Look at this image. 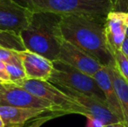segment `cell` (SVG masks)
Instances as JSON below:
<instances>
[{"label": "cell", "mask_w": 128, "mask_h": 127, "mask_svg": "<svg viewBox=\"0 0 128 127\" xmlns=\"http://www.w3.org/2000/svg\"><path fill=\"white\" fill-rule=\"evenodd\" d=\"M106 19L84 15L63 16L60 22L62 37L107 66L115 62L108 46Z\"/></svg>", "instance_id": "6da1fadb"}, {"label": "cell", "mask_w": 128, "mask_h": 127, "mask_svg": "<svg viewBox=\"0 0 128 127\" xmlns=\"http://www.w3.org/2000/svg\"><path fill=\"white\" fill-rule=\"evenodd\" d=\"M62 17L50 12L34 13L29 26L19 33L26 50L51 61L58 60L64 40L60 29Z\"/></svg>", "instance_id": "7a4b0ae2"}, {"label": "cell", "mask_w": 128, "mask_h": 127, "mask_svg": "<svg viewBox=\"0 0 128 127\" xmlns=\"http://www.w3.org/2000/svg\"><path fill=\"white\" fill-rule=\"evenodd\" d=\"M33 13L50 12L61 16L84 15L106 19L112 11L111 0H16Z\"/></svg>", "instance_id": "3957f363"}, {"label": "cell", "mask_w": 128, "mask_h": 127, "mask_svg": "<svg viewBox=\"0 0 128 127\" xmlns=\"http://www.w3.org/2000/svg\"><path fill=\"white\" fill-rule=\"evenodd\" d=\"M53 71L48 81L106 101V97L95 78L60 60L52 61Z\"/></svg>", "instance_id": "277c9868"}, {"label": "cell", "mask_w": 128, "mask_h": 127, "mask_svg": "<svg viewBox=\"0 0 128 127\" xmlns=\"http://www.w3.org/2000/svg\"><path fill=\"white\" fill-rule=\"evenodd\" d=\"M18 85L23 87L33 95L66 111L70 114H81L84 117L89 114L84 107L49 81L26 78L18 84Z\"/></svg>", "instance_id": "5b68a950"}, {"label": "cell", "mask_w": 128, "mask_h": 127, "mask_svg": "<svg viewBox=\"0 0 128 127\" xmlns=\"http://www.w3.org/2000/svg\"><path fill=\"white\" fill-rule=\"evenodd\" d=\"M0 105L40 109L50 112H64L67 114H70L66 111L33 95L23 87L13 83H7L5 91L0 94Z\"/></svg>", "instance_id": "8992f818"}, {"label": "cell", "mask_w": 128, "mask_h": 127, "mask_svg": "<svg viewBox=\"0 0 128 127\" xmlns=\"http://www.w3.org/2000/svg\"><path fill=\"white\" fill-rule=\"evenodd\" d=\"M33 14L16 0H0V29L19 34L29 26Z\"/></svg>", "instance_id": "52a82bcc"}, {"label": "cell", "mask_w": 128, "mask_h": 127, "mask_svg": "<svg viewBox=\"0 0 128 127\" xmlns=\"http://www.w3.org/2000/svg\"><path fill=\"white\" fill-rule=\"evenodd\" d=\"M56 86L58 87L62 92L67 94L73 100L80 104L83 107H84L89 113L88 116H92V117H94L101 120L104 124V126L122 122L115 114L112 112L107 105L98 98L81 93L78 91L63 86V85H56Z\"/></svg>", "instance_id": "ba28073f"}, {"label": "cell", "mask_w": 128, "mask_h": 127, "mask_svg": "<svg viewBox=\"0 0 128 127\" xmlns=\"http://www.w3.org/2000/svg\"><path fill=\"white\" fill-rule=\"evenodd\" d=\"M58 60L70 64L82 72L93 77L102 66L98 60L66 40H63Z\"/></svg>", "instance_id": "9c48e42d"}, {"label": "cell", "mask_w": 128, "mask_h": 127, "mask_svg": "<svg viewBox=\"0 0 128 127\" xmlns=\"http://www.w3.org/2000/svg\"><path fill=\"white\" fill-rule=\"evenodd\" d=\"M27 78L48 81L53 71V63L48 58L28 50L17 51Z\"/></svg>", "instance_id": "30bf717a"}, {"label": "cell", "mask_w": 128, "mask_h": 127, "mask_svg": "<svg viewBox=\"0 0 128 127\" xmlns=\"http://www.w3.org/2000/svg\"><path fill=\"white\" fill-rule=\"evenodd\" d=\"M58 112L40 110L33 108H20L8 105H0V117L4 120L5 127L22 126L32 120L46 114Z\"/></svg>", "instance_id": "8fae6325"}, {"label": "cell", "mask_w": 128, "mask_h": 127, "mask_svg": "<svg viewBox=\"0 0 128 127\" xmlns=\"http://www.w3.org/2000/svg\"><path fill=\"white\" fill-rule=\"evenodd\" d=\"M106 35L109 44L120 50L126 37L128 28V13L120 11H110L104 22Z\"/></svg>", "instance_id": "7c38bea8"}, {"label": "cell", "mask_w": 128, "mask_h": 127, "mask_svg": "<svg viewBox=\"0 0 128 127\" xmlns=\"http://www.w3.org/2000/svg\"><path fill=\"white\" fill-rule=\"evenodd\" d=\"M93 78H95L98 85H100V87L104 92L107 106L109 107V109L113 114H115L122 122H124V116L121 105H120V100L117 96L116 91L114 89L111 78L106 70V67H103L98 71H97Z\"/></svg>", "instance_id": "4fadbf2b"}, {"label": "cell", "mask_w": 128, "mask_h": 127, "mask_svg": "<svg viewBox=\"0 0 128 127\" xmlns=\"http://www.w3.org/2000/svg\"><path fill=\"white\" fill-rule=\"evenodd\" d=\"M104 67L111 78L117 96L120 100L123 112L124 123L128 126V82L118 71L115 62Z\"/></svg>", "instance_id": "5bb4252c"}, {"label": "cell", "mask_w": 128, "mask_h": 127, "mask_svg": "<svg viewBox=\"0 0 128 127\" xmlns=\"http://www.w3.org/2000/svg\"><path fill=\"white\" fill-rule=\"evenodd\" d=\"M0 47L17 51L26 50L18 33L3 29H0Z\"/></svg>", "instance_id": "9a60e30c"}, {"label": "cell", "mask_w": 128, "mask_h": 127, "mask_svg": "<svg viewBox=\"0 0 128 127\" xmlns=\"http://www.w3.org/2000/svg\"><path fill=\"white\" fill-rule=\"evenodd\" d=\"M108 46H109V50L111 51L112 55L114 58L117 68L120 71L122 76L128 82V58L123 54V52L120 50L116 49L109 44H108Z\"/></svg>", "instance_id": "2e32d148"}, {"label": "cell", "mask_w": 128, "mask_h": 127, "mask_svg": "<svg viewBox=\"0 0 128 127\" xmlns=\"http://www.w3.org/2000/svg\"><path fill=\"white\" fill-rule=\"evenodd\" d=\"M5 65H6L7 71H8L9 75H10L12 83L18 85L20 82H22L23 80L27 78L26 72L24 71V68H23L22 63L16 64H5Z\"/></svg>", "instance_id": "e0dca14e"}, {"label": "cell", "mask_w": 128, "mask_h": 127, "mask_svg": "<svg viewBox=\"0 0 128 127\" xmlns=\"http://www.w3.org/2000/svg\"><path fill=\"white\" fill-rule=\"evenodd\" d=\"M64 115H67V113L64 112H52V113L46 114V115H44L40 118H38V119H34V120H32L29 125L26 124L22 126H15V127H40V126H42L44 123L47 122V121L51 120L52 119H55V118L61 117V116H64Z\"/></svg>", "instance_id": "ac0fdd59"}, {"label": "cell", "mask_w": 128, "mask_h": 127, "mask_svg": "<svg viewBox=\"0 0 128 127\" xmlns=\"http://www.w3.org/2000/svg\"><path fill=\"white\" fill-rule=\"evenodd\" d=\"M0 61L4 62V64H20L21 60L17 54V51L13 50L5 49L0 47Z\"/></svg>", "instance_id": "d6986e66"}, {"label": "cell", "mask_w": 128, "mask_h": 127, "mask_svg": "<svg viewBox=\"0 0 128 127\" xmlns=\"http://www.w3.org/2000/svg\"><path fill=\"white\" fill-rule=\"evenodd\" d=\"M112 11L128 13V0H111Z\"/></svg>", "instance_id": "ffe728a7"}, {"label": "cell", "mask_w": 128, "mask_h": 127, "mask_svg": "<svg viewBox=\"0 0 128 127\" xmlns=\"http://www.w3.org/2000/svg\"><path fill=\"white\" fill-rule=\"evenodd\" d=\"M0 81L4 82V83H12L10 75L6 69V65L2 61H0Z\"/></svg>", "instance_id": "44dd1931"}, {"label": "cell", "mask_w": 128, "mask_h": 127, "mask_svg": "<svg viewBox=\"0 0 128 127\" xmlns=\"http://www.w3.org/2000/svg\"><path fill=\"white\" fill-rule=\"evenodd\" d=\"M86 118L87 119V127H104V124L100 119L92 116H86Z\"/></svg>", "instance_id": "7402d4cb"}, {"label": "cell", "mask_w": 128, "mask_h": 127, "mask_svg": "<svg viewBox=\"0 0 128 127\" xmlns=\"http://www.w3.org/2000/svg\"><path fill=\"white\" fill-rule=\"evenodd\" d=\"M120 51L128 58V37H126L125 38V40H124L123 44L121 45V48H120Z\"/></svg>", "instance_id": "603a6c76"}, {"label": "cell", "mask_w": 128, "mask_h": 127, "mask_svg": "<svg viewBox=\"0 0 128 127\" xmlns=\"http://www.w3.org/2000/svg\"><path fill=\"white\" fill-rule=\"evenodd\" d=\"M104 127H128L125 123L120 122V123H114V124H110L104 126Z\"/></svg>", "instance_id": "cb8c5ba5"}, {"label": "cell", "mask_w": 128, "mask_h": 127, "mask_svg": "<svg viewBox=\"0 0 128 127\" xmlns=\"http://www.w3.org/2000/svg\"><path fill=\"white\" fill-rule=\"evenodd\" d=\"M6 84L7 83L0 81V94H2L5 91V89H6Z\"/></svg>", "instance_id": "d4e9b609"}, {"label": "cell", "mask_w": 128, "mask_h": 127, "mask_svg": "<svg viewBox=\"0 0 128 127\" xmlns=\"http://www.w3.org/2000/svg\"><path fill=\"white\" fill-rule=\"evenodd\" d=\"M0 127H5V125L4 123V120L2 119V118L0 117Z\"/></svg>", "instance_id": "484cf974"}, {"label": "cell", "mask_w": 128, "mask_h": 127, "mask_svg": "<svg viewBox=\"0 0 128 127\" xmlns=\"http://www.w3.org/2000/svg\"><path fill=\"white\" fill-rule=\"evenodd\" d=\"M126 37H128V28H127V30H126Z\"/></svg>", "instance_id": "4316f807"}]
</instances>
